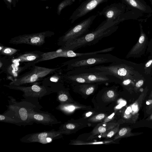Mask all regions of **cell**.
I'll return each instance as SVG.
<instances>
[{"label":"cell","mask_w":152,"mask_h":152,"mask_svg":"<svg viewBox=\"0 0 152 152\" xmlns=\"http://www.w3.org/2000/svg\"><path fill=\"white\" fill-rule=\"evenodd\" d=\"M131 6L143 11L146 10V7L139 0H123Z\"/></svg>","instance_id":"ac0fdd59"},{"label":"cell","mask_w":152,"mask_h":152,"mask_svg":"<svg viewBox=\"0 0 152 152\" xmlns=\"http://www.w3.org/2000/svg\"><path fill=\"white\" fill-rule=\"evenodd\" d=\"M119 23L113 20L103 21L94 30L76 39L61 47L73 51L79 48L96 44L102 38L108 37L115 32Z\"/></svg>","instance_id":"6da1fadb"},{"label":"cell","mask_w":152,"mask_h":152,"mask_svg":"<svg viewBox=\"0 0 152 152\" xmlns=\"http://www.w3.org/2000/svg\"><path fill=\"white\" fill-rule=\"evenodd\" d=\"M138 108V106L137 104L135 103L133 104L132 107V110L134 111H136Z\"/></svg>","instance_id":"1f68e13d"},{"label":"cell","mask_w":152,"mask_h":152,"mask_svg":"<svg viewBox=\"0 0 152 152\" xmlns=\"http://www.w3.org/2000/svg\"><path fill=\"white\" fill-rule=\"evenodd\" d=\"M43 53L37 51L28 52L22 54L12 60V63H17L21 62L36 61L41 58Z\"/></svg>","instance_id":"5bb4252c"},{"label":"cell","mask_w":152,"mask_h":152,"mask_svg":"<svg viewBox=\"0 0 152 152\" xmlns=\"http://www.w3.org/2000/svg\"><path fill=\"white\" fill-rule=\"evenodd\" d=\"M152 64V59L149 60L145 64V67L146 68L150 66Z\"/></svg>","instance_id":"4dcf8cb0"},{"label":"cell","mask_w":152,"mask_h":152,"mask_svg":"<svg viewBox=\"0 0 152 152\" xmlns=\"http://www.w3.org/2000/svg\"><path fill=\"white\" fill-rule=\"evenodd\" d=\"M108 0H86L83 2L74 11L70 18L73 23L78 18L83 17L102 3Z\"/></svg>","instance_id":"9c48e42d"},{"label":"cell","mask_w":152,"mask_h":152,"mask_svg":"<svg viewBox=\"0 0 152 152\" xmlns=\"http://www.w3.org/2000/svg\"><path fill=\"white\" fill-rule=\"evenodd\" d=\"M91 114H92V113H91V112L88 113L86 114V116H90Z\"/></svg>","instance_id":"836d02e7"},{"label":"cell","mask_w":152,"mask_h":152,"mask_svg":"<svg viewBox=\"0 0 152 152\" xmlns=\"http://www.w3.org/2000/svg\"><path fill=\"white\" fill-rule=\"evenodd\" d=\"M123 7L119 3H114L106 6L98 12V15L104 16L107 19L115 20L123 12Z\"/></svg>","instance_id":"7c38bea8"},{"label":"cell","mask_w":152,"mask_h":152,"mask_svg":"<svg viewBox=\"0 0 152 152\" xmlns=\"http://www.w3.org/2000/svg\"><path fill=\"white\" fill-rule=\"evenodd\" d=\"M146 103L147 104V105H148L150 104L149 102H146Z\"/></svg>","instance_id":"74e56055"},{"label":"cell","mask_w":152,"mask_h":152,"mask_svg":"<svg viewBox=\"0 0 152 152\" xmlns=\"http://www.w3.org/2000/svg\"><path fill=\"white\" fill-rule=\"evenodd\" d=\"M28 114L29 121L32 123L51 126L59 123L54 116L48 113H38L29 109Z\"/></svg>","instance_id":"8fae6325"},{"label":"cell","mask_w":152,"mask_h":152,"mask_svg":"<svg viewBox=\"0 0 152 152\" xmlns=\"http://www.w3.org/2000/svg\"><path fill=\"white\" fill-rule=\"evenodd\" d=\"M117 125L116 123H114L98 124L92 131V135H95L99 134L104 133L113 128Z\"/></svg>","instance_id":"2e32d148"},{"label":"cell","mask_w":152,"mask_h":152,"mask_svg":"<svg viewBox=\"0 0 152 152\" xmlns=\"http://www.w3.org/2000/svg\"><path fill=\"white\" fill-rule=\"evenodd\" d=\"M59 69V68L52 69L34 66L28 72L14 79L9 84V85L22 86L33 83Z\"/></svg>","instance_id":"8992f818"},{"label":"cell","mask_w":152,"mask_h":152,"mask_svg":"<svg viewBox=\"0 0 152 152\" xmlns=\"http://www.w3.org/2000/svg\"><path fill=\"white\" fill-rule=\"evenodd\" d=\"M58 99L60 102H64L68 99V97L66 94H61L58 95Z\"/></svg>","instance_id":"484cf974"},{"label":"cell","mask_w":152,"mask_h":152,"mask_svg":"<svg viewBox=\"0 0 152 152\" xmlns=\"http://www.w3.org/2000/svg\"><path fill=\"white\" fill-rule=\"evenodd\" d=\"M140 91H143V89H140Z\"/></svg>","instance_id":"f35d334b"},{"label":"cell","mask_w":152,"mask_h":152,"mask_svg":"<svg viewBox=\"0 0 152 152\" xmlns=\"http://www.w3.org/2000/svg\"><path fill=\"white\" fill-rule=\"evenodd\" d=\"M0 121L1 122L14 124L19 126L22 124L21 122L19 119L14 118L4 114L0 115Z\"/></svg>","instance_id":"d6986e66"},{"label":"cell","mask_w":152,"mask_h":152,"mask_svg":"<svg viewBox=\"0 0 152 152\" xmlns=\"http://www.w3.org/2000/svg\"><path fill=\"white\" fill-rule=\"evenodd\" d=\"M147 40L146 35L141 28L140 35L139 39L137 43L128 53L126 57L128 58L131 57L132 55L140 54L146 46Z\"/></svg>","instance_id":"4fadbf2b"},{"label":"cell","mask_w":152,"mask_h":152,"mask_svg":"<svg viewBox=\"0 0 152 152\" xmlns=\"http://www.w3.org/2000/svg\"><path fill=\"white\" fill-rule=\"evenodd\" d=\"M67 74H73L82 76L89 83L97 84L116 82L120 80L114 76L102 73L99 70L90 67L69 70Z\"/></svg>","instance_id":"3957f363"},{"label":"cell","mask_w":152,"mask_h":152,"mask_svg":"<svg viewBox=\"0 0 152 152\" xmlns=\"http://www.w3.org/2000/svg\"><path fill=\"white\" fill-rule=\"evenodd\" d=\"M144 83V81L142 80H140L137 82L135 84V86L137 88H139Z\"/></svg>","instance_id":"83f0119b"},{"label":"cell","mask_w":152,"mask_h":152,"mask_svg":"<svg viewBox=\"0 0 152 152\" xmlns=\"http://www.w3.org/2000/svg\"><path fill=\"white\" fill-rule=\"evenodd\" d=\"M2 66V63L1 61H0V68H1Z\"/></svg>","instance_id":"e575fe53"},{"label":"cell","mask_w":152,"mask_h":152,"mask_svg":"<svg viewBox=\"0 0 152 152\" xmlns=\"http://www.w3.org/2000/svg\"><path fill=\"white\" fill-rule=\"evenodd\" d=\"M52 33L47 31L20 35L12 38L9 42L13 44H26L39 46L44 44L46 38L52 35Z\"/></svg>","instance_id":"ba28073f"},{"label":"cell","mask_w":152,"mask_h":152,"mask_svg":"<svg viewBox=\"0 0 152 152\" xmlns=\"http://www.w3.org/2000/svg\"><path fill=\"white\" fill-rule=\"evenodd\" d=\"M76 0H64L59 4L58 8V12L60 14L61 10L67 6L72 5Z\"/></svg>","instance_id":"603a6c76"},{"label":"cell","mask_w":152,"mask_h":152,"mask_svg":"<svg viewBox=\"0 0 152 152\" xmlns=\"http://www.w3.org/2000/svg\"><path fill=\"white\" fill-rule=\"evenodd\" d=\"M119 59L109 53H104L85 55L74 58L63 64L67 66L68 70L96 66L99 64L111 63Z\"/></svg>","instance_id":"7a4b0ae2"},{"label":"cell","mask_w":152,"mask_h":152,"mask_svg":"<svg viewBox=\"0 0 152 152\" xmlns=\"http://www.w3.org/2000/svg\"><path fill=\"white\" fill-rule=\"evenodd\" d=\"M63 133V132L53 129L26 135L20 139V140L25 143L39 142L46 144L59 138Z\"/></svg>","instance_id":"52a82bcc"},{"label":"cell","mask_w":152,"mask_h":152,"mask_svg":"<svg viewBox=\"0 0 152 152\" xmlns=\"http://www.w3.org/2000/svg\"><path fill=\"white\" fill-rule=\"evenodd\" d=\"M151 118L152 119V116H151Z\"/></svg>","instance_id":"ab89813d"},{"label":"cell","mask_w":152,"mask_h":152,"mask_svg":"<svg viewBox=\"0 0 152 152\" xmlns=\"http://www.w3.org/2000/svg\"><path fill=\"white\" fill-rule=\"evenodd\" d=\"M18 116H19L20 119L22 124H29L32 123L29 121L28 118V109L27 110L23 107H19L18 109Z\"/></svg>","instance_id":"e0dca14e"},{"label":"cell","mask_w":152,"mask_h":152,"mask_svg":"<svg viewBox=\"0 0 152 152\" xmlns=\"http://www.w3.org/2000/svg\"><path fill=\"white\" fill-rule=\"evenodd\" d=\"M114 89H112L107 90V96L109 98L113 97L115 96V92Z\"/></svg>","instance_id":"4316f807"},{"label":"cell","mask_w":152,"mask_h":152,"mask_svg":"<svg viewBox=\"0 0 152 152\" xmlns=\"http://www.w3.org/2000/svg\"><path fill=\"white\" fill-rule=\"evenodd\" d=\"M75 108L74 106H70L67 107H64V108H62V109H64V110H68L70 111H72Z\"/></svg>","instance_id":"f546056e"},{"label":"cell","mask_w":152,"mask_h":152,"mask_svg":"<svg viewBox=\"0 0 152 152\" xmlns=\"http://www.w3.org/2000/svg\"><path fill=\"white\" fill-rule=\"evenodd\" d=\"M127 110L130 112H131L132 111V109H131V108L130 107H128L127 109Z\"/></svg>","instance_id":"d6a6232c"},{"label":"cell","mask_w":152,"mask_h":152,"mask_svg":"<svg viewBox=\"0 0 152 152\" xmlns=\"http://www.w3.org/2000/svg\"><path fill=\"white\" fill-rule=\"evenodd\" d=\"M64 78L68 82L74 85L89 83L83 77L77 75L66 74L64 75Z\"/></svg>","instance_id":"9a60e30c"},{"label":"cell","mask_w":152,"mask_h":152,"mask_svg":"<svg viewBox=\"0 0 152 152\" xmlns=\"http://www.w3.org/2000/svg\"><path fill=\"white\" fill-rule=\"evenodd\" d=\"M61 77L60 76H57L56 77L53 76L50 78V80L52 82H57Z\"/></svg>","instance_id":"f1b7e54d"},{"label":"cell","mask_w":152,"mask_h":152,"mask_svg":"<svg viewBox=\"0 0 152 152\" xmlns=\"http://www.w3.org/2000/svg\"><path fill=\"white\" fill-rule=\"evenodd\" d=\"M0 52L1 54L10 56L16 53L18 50L14 48L0 46Z\"/></svg>","instance_id":"ffe728a7"},{"label":"cell","mask_w":152,"mask_h":152,"mask_svg":"<svg viewBox=\"0 0 152 152\" xmlns=\"http://www.w3.org/2000/svg\"><path fill=\"white\" fill-rule=\"evenodd\" d=\"M9 2L11 3L12 0H7Z\"/></svg>","instance_id":"8d00e7d4"},{"label":"cell","mask_w":152,"mask_h":152,"mask_svg":"<svg viewBox=\"0 0 152 152\" xmlns=\"http://www.w3.org/2000/svg\"><path fill=\"white\" fill-rule=\"evenodd\" d=\"M17 64L13 63L8 69V72L11 75L14 76H17L18 74L21 71V68L19 67Z\"/></svg>","instance_id":"44dd1931"},{"label":"cell","mask_w":152,"mask_h":152,"mask_svg":"<svg viewBox=\"0 0 152 152\" xmlns=\"http://www.w3.org/2000/svg\"><path fill=\"white\" fill-rule=\"evenodd\" d=\"M97 16V15L90 16L72 27L59 38L58 44L62 47L88 32L91 25Z\"/></svg>","instance_id":"277c9868"},{"label":"cell","mask_w":152,"mask_h":152,"mask_svg":"<svg viewBox=\"0 0 152 152\" xmlns=\"http://www.w3.org/2000/svg\"><path fill=\"white\" fill-rule=\"evenodd\" d=\"M128 132V129L126 128H124L120 130L118 134L115 137L114 140H116L118 138L121 137L125 136Z\"/></svg>","instance_id":"cb8c5ba5"},{"label":"cell","mask_w":152,"mask_h":152,"mask_svg":"<svg viewBox=\"0 0 152 152\" xmlns=\"http://www.w3.org/2000/svg\"><path fill=\"white\" fill-rule=\"evenodd\" d=\"M118 129L119 125L116 126L113 128L103 133L102 137L106 138H111L117 132Z\"/></svg>","instance_id":"7402d4cb"},{"label":"cell","mask_w":152,"mask_h":152,"mask_svg":"<svg viewBox=\"0 0 152 152\" xmlns=\"http://www.w3.org/2000/svg\"><path fill=\"white\" fill-rule=\"evenodd\" d=\"M92 67L101 71L104 74L113 76L120 80L133 78L132 75L133 72L131 67L126 64L124 61L120 60V59L107 66H96Z\"/></svg>","instance_id":"5b68a950"},{"label":"cell","mask_w":152,"mask_h":152,"mask_svg":"<svg viewBox=\"0 0 152 152\" xmlns=\"http://www.w3.org/2000/svg\"><path fill=\"white\" fill-rule=\"evenodd\" d=\"M105 117V115L104 114H99L91 118L90 120L92 122L99 121L104 119Z\"/></svg>","instance_id":"d4e9b609"},{"label":"cell","mask_w":152,"mask_h":152,"mask_svg":"<svg viewBox=\"0 0 152 152\" xmlns=\"http://www.w3.org/2000/svg\"><path fill=\"white\" fill-rule=\"evenodd\" d=\"M5 86L10 89L23 91L24 93V95L26 97H40L45 95L47 92L44 86L37 84L28 86L9 85Z\"/></svg>","instance_id":"30bf717a"},{"label":"cell","mask_w":152,"mask_h":152,"mask_svg":"<svg viewBox=\"0 0 152 152\" xmlns=\"http://www.w3.org/2000/svg\"><path fill=\"white\" fill-rule=\"evenodd\" d=\"M126 114H129L130 113V112L127 110L126 111Z\"/></svg>","instance_id":"d590c367"}]
</instances>
